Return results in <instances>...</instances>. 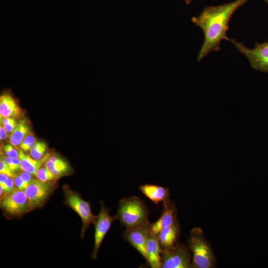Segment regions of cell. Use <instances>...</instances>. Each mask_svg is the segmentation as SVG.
Wrapping results in <instances>:
<instances>
[{"label": "cell", "instance_id": "obj_1", "mask_svg": "<svg viewBox=\"0 0 268 268\" xmlns=\"http://www.w3.org/2000/svg\"><path fill=\"white\" fill-rule=\"evenodd\" d=\"M249 0H235L217 6L205 7L198 16L192 17V22L204 33V41L197 61H201L212 51L220 49L223 40H230L227 36L229 23L234 12Z\"/></svg>", "mask_w": 268, "mask_h": 268}, {"label": "cell", "instance_id": "obj_2", "mask_svg": "<svg viewBox=\"0 0 268 268\" xmlns=\"http://www.w3.org/2000/svg\"><path fill=\"white\" fill-rule=\"evenodd\" d=\"M115 217L126 228L150 223L148 210L142 200L136 196L121 199Z\"/></svg>", "mask_w": 268, "mask_h": 268}, {"label": "cell", "instance_id": "obj_3", "mask_svg": "<svg viewBox=\"0 0 268 268\" xmlns=\"http://www.w3.org/2000/svg\"><path fill=\"white\" fill-rule=\"evenodd\" d=\"M188 247L192 255L194 268L215 267L216 260L210 243L204 236L201 228L195 227L190 232L188 239Z\"/></svg>", "mask_w": 268, "mask_h": 268}, {"label": "cell", "instance_id": "obj_4", "mask_svg": "<svg viewBox=\"0 0 268 268\" xmlns=\"http://www.w3.org/2000/svg\"><path fill=\"white\" fill-rule=\"evenodd\" d=\"M65 203L80 217L82 225L81 230V237L83 238L88 227L94 224L97 215L93 214L89 202L84 200L78 193L71 190L69 186L63 187Z\"/></svg>", "mask_w": 268, "mask_h": 268}, {"label": "cell", "instance_id": "obj_5", "mask_svg": "<svg viewBox=\"0 0 268 268\" xmlns=\"http://www.w3.org/2000/svg\"><path fill=\"white\" fill-rule=\"evenodd\" d=\"M188 246L177 242L161 253V268H194Z\"/></svg>", "mask_w": 268, "mask_h": 268}, {"label": "cell", "instance_id": "obj_6", "mask_svg": "<svg viewBox=\"0 0 268 268\" xmlns=\"http://www.w3.org/2000/svg\"><path fill=\"white\" fill-rule=\"evenodd\" d=\"M229 41L246 57L253 69L268 73V41L256 43L254 48H249L234 38Z\"/></svg>", "mask_w": 268, "mask_h": 268}, {"label": "cell", "instance_id": "obj_7", "mask_svg": "<svg viewBox=\"0 0 268 268\" xmlns=\"http://www.w3.org/2000/svg\"><path fill=\"white\" fill-rule=\"evenodd\" d=\"M0 206L6 213L13 216L21 215L31 210L25 192L17 189L0 200Z\"/></svg>", "mask_w": 268, "mask_h": 268}, {"label": "cell", "instance_id": "obj_8", "mask_svg": "<svg viewBox=\"0 0 268 268\" xmlns=\"http://www.w3.org/2000/svg\"><path fill=\"white\" fill-rule=\"evenodd\" d=\"M116 217L112 216L109 210L101 202V210L97 215L96 219L94 223L95 225L94 244L91 258L95 259L103 242V240L109 231L113 222L116 220Z\"/></svg>", "mask_w": 268, "mask_h": 268}, {"label": "cell", "instance_id": "obj_9", "mask_svg": "<svg viewBox=\"0 0 268 268\" xmlns=\"http://www.w3.org/2000/svg\"><path fill=\"white\" fill-rule=\"evenodd\" d=\"M53 185L33 178L25 190L31 210L42 206L53 191Z\"/></svg>", "mask_w": 268, "mask_h": 268}, {"label": "cell", "instance_id": "obj_10", "mask_svg": "<svg viewBox=\"0 0 268 268\" xmlns=\"http://www.w3.org/2000/svg\"><path fill=\"white\" fill-rule=\"evenodd\" d=\"M149 223L126 228L123 234V238L134 248L146 261L147 259L146 243Z\"/></svg>", "mask_w": 268, "mask_h": 268}, {"label": "cell", "instance_id": "obj_11", "mask_svg": "<svg viewBox=\"0 0 268 268\" xmlns=\"http://www.w3.org/2000/svg\"><path fill=\"white\" fill-rule=\"evenodd\" d=\"M163 211L161 216L154 223H149V231L157 235L163 228L169 226L176 221L177 219V210L175 203L169 199L163 202Z\"/></svg>", "mask_w": 268, "mask_h": 268}, {"label": "cell", "instance_id": "obj_12", "mask_svg": "<svg viewBox=\"0 0 268 268\" xmlns=\"http://www.w3.org/2000/svg\"><path fill=\"white\" fill-rule=\"evenodd\" d=\"M22 109L12 93L4 90L0 96V115L1 118H22Z\"/></svg>", "mask_w": 268, "mask_h": 268}, {"label": "cell", "instance_id": "obj_13", "mask_svg": "<svg viewBox=\"0 0 268 268\" xmlns=\"http://www.w3.org/2000/svg\"><path fill=\"white\" fill-rule=\"evenodd\" d=\"M161 251L156 236L148 230L146 243V261L151 268H161Z\"/></svg>", "mask_w": 268, "mask_h": 268}, {"label": "cell", "instance_id": "obj_14", "mask_svg": "<svg viewBox=\"0 0 268 268\" xmlns=\"http://www.w3.org/2000/svg\"><path fill=\"white\" fill-rule=\"evenodd\" d=\"M180 233L179 221L165 227L156 235L161 250L168 249L178 242Z\"/></svg>", "mask_w": 268, "mask_h": 268}, {"label": "cell", "instance_id": "obj_15", "mask_svg": "<svg viewBox=\"0 0 268 268\" xmlns=\"http://www.w3.org/2000/svg\"><path fill=\"white\" fill-rule=\"evenodd\" d=\"M139 189L147 198L156 204L160 202L170 199L169 190L163 186L153 184H144L140 185Z\"/></svg>", "mask_w": 268, "mask_h": 268}, {"label": "cell", "instance_id": "obj_16", "mask_svg": "<svg viewBox=\"0 0 268 268\" xmlns=\"http://www.w3.org/2000/svg\"><path fill=\"white\" fill-rule=\"evenodd\" d=\"M31 133L30 122L26 118H21L18 122L14 130L8 138L9 143L18 148L24 138Z\"/></svg>", "mask_w": 268, "mask_h": 268}, {"label": "cell", "instance_id": "obj_17", "mask_svg": "<svg viewBox=\"0 0 268 268\" xmlns=\"http://www.w3.org/2000/svg\"><path fill=\"white\" fill-rule=\"evenodd\" d=\"M18 153L21 170L35 176H36L38 170L45 163L50 155V154L48 153L42 159L36 160L30 155L25 154L21 149H18Z\"/></svg>", "mask_w": 268, "mask_h": 268}, {"label": "cell", "instance_id": "obj_18", "mask_svg": "<svg viewBox=\"0 0 268 268\" xmlns=\"http://www.w3.org/2000/svg\"><path fill=\"white\" fill-rule=\"evenodd\" d=\"M44 164L53 173L57 179L68 174L70 171L68 162L55 155H50Z\"/></svg>", "mask_w": 268, "mask_h": 268}, {"label": "cell", "instance_id": "obj_19", "mask_svg": "<svg viewBox=\"0 0 268 268\" xmlns=\"http://www.w3.org/2000/svg\"><path fill=\"white\" fill-rule=\"evenodd\" d=\"M47 145L42 141H37L30 151V156L36 160H40L45 156Z\"/></svg>", "mask_w": 268, "mask_h": 268}, {"label": "cell", "instance_id": "obj_20", "mask_svg": "<svg viewBox=\"0 0 268 268\" xmlns=\"http://www.w3.org/2000/svg\"><path fill=\"white\" fill-rule=\"evenodd\" d=\"M36 177L39 180L54 185V182L57 180L53 173L43 165L38 170Z\"/></svg>", "mask_w": 268, "mask_h": 268}, {"label": "cell", "instance_id": "obj_21", "mask_svg": "<svg viewBox=\"0 0 268 268\" xmlns=\"http://www.w3.org/2000/svg\"><path fill=\"white\" fill-rule=\"evenodd\" d=\"M0 186L4 189L7 195L16 189L13 178L3 173H0Z\"/></svg>", "mask_w": 268, "mask_h": 268}, {"label": "cell", "instance_id": "obj_22", "mask_svg": "<svg viewBox=\"0 0 268 268\" xmlns=\"http://www.w3.org/2000/svg\"><path fill=\"white\" fill-rule=\"evenodd\" d=\"M36 142V138L32 132L24 138L19 147L24 152H28L31 150Z\"/></svg>", "mask_w": 268, "mask_h": 268}, {"label": "cell", "instance_id": "obj_23", "mask_svg": "<svg viewBox=\"0 0 268 268\" xmlns=\"http://www.w3.org/2000/svg\"><path fill=\"white\" fill-rule=\"evenodd\" d=\"M2 150L3 154L5 156L12 158L19 157L18 150H17V148L10 143L4 145Z\"/></svg>", "mask_w": 268, "mask_h": 268}, {"label": "cell", "instance_id": "obj_24", "mask_svg": "<svg viewBox=\"0 0 268 268\" xmlns=\"http://www.w3.org/2000/svg\"><path fill=\"white\" fill-rule=\"evenodd\" d=\"M15 119L12 118H2L0 117V123L9 133H11L14 130L17 123Z\"/></svg>", "mask_w": 268, "mask_h": 268}, {"label": "cell", "instance_id": "obj_25", "mask_svg": "<svg viewBox=\"0 0 268 268\" xmlns=\"http://www.w3.org/2000/svg\"><path fill=\"white\" fill-rule=\"evenodd\" d=\"M13 179L15 187L18 190L25 191L29 184V183H27L24 181L18 173L16 174L13 177Z\"/></svg>", "mask_w": 268, "mask_h": 268}, {"label": "cell", "instance_id": "obj_26", "mask_svg": "<svg viewBox=\"0 0 268 268\" xmlns=\"http://www.w3.org/2000/svg\"><path fill=\"white\" fill-rule=\"evenodd\" d=\"M0 173L6 174L9 177H14L16 173L13 171L7 164L2 159L0 160Z\"/></svg>", "mask_w": 268, "mask_h": 268}, {"label": "cell", "instance_id": "obj_27", "mask_svg": "<svg viewBox=\"0 0 268 268\" xmlns=\"http://www.w3.org/2000/svg\"><path fill=\"white\" fill-rule=\"evenodd\" d=\"M0 158L4 160L10 168L14 172H18L20 171L14 163L12 158L1 154Z\"/></svg>", "mask_w": 268, "mask_h": 268}, {"label": "cell", "instance_id": "obj_28", "mask_svg": "<svg viewBox=\"0 0 268 268\" xmlns=\"http://www.w3.org/2000/svg\"><path fill=\"white\" fill-rule=\"evenodd\" d=\"M17 173L21 176L24 181L27 183H30L31 180L33 179V175L23 170H21L18 172Z\"/></svg>", "mask_w": 268, "mask_h": 268}, {"label": "cell", "instance_id": "obj_29", "mask_svg": "<svg viewBox=\"0 0 268 268\" xmlns=\"http://www.w3.org/2000/svg\"><path fill=\"white\" fill-rule=\"evenodd\" d=\"M8 132L4 129L2 125L0 124V141L5 140L8 138L9 134Z\"/></svg>", "mask_w": 268, "mask_h": 268}, {"label": "cell", "instance_id": "obj_30", "mask_svg": "<svg viewBox=\"0 0 268 268\" xmlns=\"http://www.w3.org/2000/svg\"><path fill=\"white\" fill-rule=\"evenodd\" d=\"M192 0H186V2L188 4H189Z\"/></svg>", "mask_w": 268, "mask_h": 268}, {"label": "cell", "instance_id": "obj_31", "mask_svg": "<svg viewBox=\"0 0 268 268\" xmlns=\"http://www.w3.org/2000/svg\"><path fill=\"white\" fill-rule=\"evenodd\" d=\"M266 3L268 4V0H263Z\"/></svg>", "mask_w": 268, "mask_h": 268}]
</instances>
